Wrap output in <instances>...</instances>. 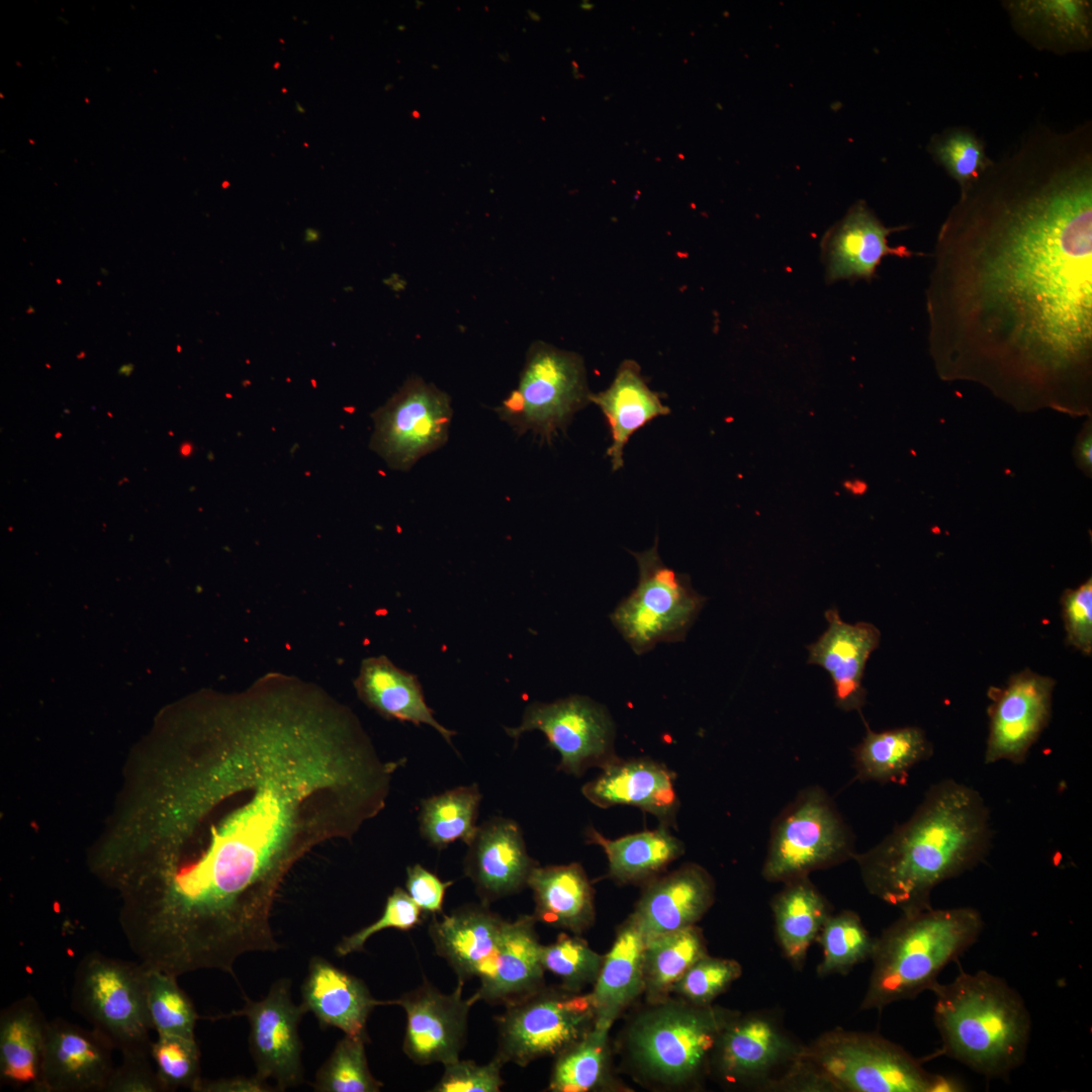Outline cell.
I'll return each mask as SVG.
<instances>
[{
  "instance_id": "cell-46",
  "label": "cell",
  "mask_w": 1092,
  "mask_h": 1092,
  "mask_svg": "<svg viewBox=\"0 0 1092 1092\" xmlns=\"http://www.w3.org/2000/svg\"><path fill=\"white\" fill-rule=\"evenodd\" d=\"M741 974L742 968L737 961L707 954L687 971L672 992L691 1003L710 1005Z\"/></svg>"
},
{
  "instance_id": "cell-36",
  "label": "cell",
  "mask_w": 1092,
  "mask_h": 1092,
  "mask_svg": "<svg viewBox=\"0 0 1092 1092\" xmlns=\"http://www.w3.org/2000/svg\"><path fill=\"white\" fill-rule=\"evenodd\" d=\"M585 836L589 843L603 848L608 857L609 876L622 884L651 879L685 852L682 841L662 824L653 830L616 839L606 838L594 827H588Z\"/></svg>"
},
{
  "instance_id": "cell-29",
  "label": "cell",
  "mask_w": 1092,
  "mask_h": 1092,
  "mask_svg": "<svg viewBox=\"0 0 1092 1092\" xmlns=\"http://www.w3.org/2000/svg\"><path fill=\"white\" fill-rule=\"evenodd\" d=\"M589 402L600 407L608 423L612 442L607 456L613 471L624 466V449L630 437L655 418L670 414L661 395L648 386L634 360L623 361L609 387L590 393Z\"/></svg>"
},
{
  "instance_id": "cell-49",
  "label": "cell",
  "mask_w": 1092,
  "mask_h": 1092,
  "mask_svg": "<svg viewBox=\"0 0 1092 1092\" xmlns=\"http://www.w3.org/2000/svg\"><path fill=\"white\" fill-rule=\"evenodd\" d=\"M1066 644L1083 654L1092 653V579L1077 588H1067L1061 597Z\"/></svg>"
},
{
  "instance_id": "cell-43",
  "label": "cell",
  "mask_w": 1092,
  "mask_h": 1092,
  "mask_svg": "<svg viewBox=\"0 0 1092 1092\" xmlns=\"http://www.w3.org/2000/svg\"><path fill=\"white\" fill-rule=\"evenodd\" d=\"M927 151L957 181L960 189L978 178L993 162L986 154L984 143L965 127H948L934 133Z\"/></svg>"
},
{
  "instance_id": "cell-42",
  "label": "cell",
  "mask_w": 1092,
  "mask_h": 1092,
  "mask_svg": "<svg viewBox=\"0 0 1092 1092\" xmlns=\"http://www.w3.org/2000/svg\"><path fill=\"white\" fill-rule=\"evenodd\" d=\"M363 1037L345 1035L316 1073L312 1087L318 1092H378L382 1083L368 1067Z\"/></svg>"
},
{
  "instance_id": "cell-33",
  "label": "cell",
  "mask_w": 1092,
  "mask_h": 1092,
  "mask_svg": "<svg viewBox=\"0 0 1092 1092\" xmlns=\"http://www.w3.org/2000/svg\"><path fill=\"white\" fill-rule=\"evenodd\" d=\"M527 886L533 892L536 920L576 934L593 924L594 890L579 863L537 866Z\"/></svg>"
},
{
  "instance_id": "cell-24",
  "label": "cell",
  "mask_w": 1092,
  "mask_h": 1092,
  "mask_svg": "<svg viewBox=\"0 0 1092 1092\" xmlns=\"http://www.w3.org/2000/svg\"><path fill=\"white\" fill-rule=\"evenodd\" d=\"M506 920L487 904H469L441 918L433 916L429 934L437 954L463 982L481 978L490 969L497 951Z\"/></svg>"
},
{
  "instance_id": "cell-6",
  "label": "cell",
  "mask_w": 1092,
  "mask_h": 1092,
  "mask_svg": "<svg viewBox=\"0 0 1092 1092\" xmlns=\"http://www.w3.org/2000/svg\"><path fill=\"white\" fill-rule=\"evenodd\" d=\"M648 1005L627 1026L626 1061L640 1080L652 1086L695 1087L710 1072L718 1038L738 1012L679 997Z\"/></svg>"
},
{
  "instance_id": "cell-56",
  "label": "cell",
  "mask_w": 1092,
  "mask_h": 1092,
  "mask_svg": "<svg viewBox=\"0 0 1092 1092\" xmlns=\"http://www.w3.org/2000/svg\"><path fill=\"white\" fill-rule=\"evenodd\" d=\"M100 270H101V271H103V272H102V274H103V275H108V274H109V273H108V271H107V270H105L104 268H101Z\"/></svg>"
},
{
  "instance_id": "cell-35",
  "label": "cell",
  "mask_w": 1092,
  "mask_h": 1092,
  "mask_svg": "<svg viewBox=\"0 0 1092 1092\" xmlns=\"http://www.w3.org/2000/svg\"><path fill=\"white\" fill-rule=\"evenodd\" d=\"M784 884L771 901L776 935L785 958L800 970L810 945L816 941L831 913L828 901L809 877Z\"/></svg>"
},
{
  "instance_id": "cell-55",
  "label": "cell",
  "mask_w": 1092,
  "mask_h": 1092,
  "mask_svg": "<svg viewBox=\"0 0 1092 1092\" xmlns=\"http://www.w3.org/2000/svg\"><path fill=\"white\" fill-rule=\"evenodd\" d=\"M296 106L298 107L299 112H304V109L298 103H296Z\"/></svg>"
},
{
  "instance_id": "cell-1",
  "label": "cell",
  "mask_w": 1092,
  "mask_h": 1092,
  "mask_svg": "<svg viewBox=\"0 0 1092 1092\" xmlns=\"http://www.w3.org/2000/svg\"><path fill=\"white\" fill-rule=\"evenodd\" d=\"M404 762L383 760L315 689L269 680L215 702L160 760L145 886L158 934L213 961L277 951L272 910L290 871L376 817Z\"/></svg>"
},
{
  "instance_id": "cell-27",
  "label": "cell",
  "mask_w": 1092,
  "mask_h": 1092,
  "mask_svg": "<svg viewBox=\"0 0 1092 1092\" xmlns=\"http://www.w3.org/2000/svg\"><path fill=\"white\" fill-rule=\"evenodd\" d=\"M301 995L302 1007L312 1012L322 1026L366 1039L370 1013L378 1005H388L372 997L363 981L322 957L311 958Z\"/></svg>"
},
{
  "instance_id": "cell-50",
  "label": "cell",
  "mask_w": 1092,
  "mask_h": 1092,
  "mask_svg": "<svg viewBox=\"0 0 1092 1092\" xmlns=\"http://www.w3.org/2000/svg\"><path fill=\"white\" fill-rule=\"evenodd\" d=\"M122 1061L115 1067L105 1092H165L151 1056L121 1055Z\"/></svg>"
},
{
  "instance_id": "cell-28",
  "label": "cell",
  "mask_w": 1092,
  "mask_h": 1092,
  "mask_svg": "<svg viewBox=\"0 0 1092 1092\" xmlns=\"http://www.w3.org/2000/svg\"><path fill=\"white\" fill-rule=\"evenodd\" d=\"M1003 6L1014 29L1038 50L1067 54L1091 48V1L1015 0Z\"/></svg>"
},
{
  "instance_id": "cell-11",
  "label": "cell",
  "mask_w": 1092,
  "mask_h": 1092,
  "mask_svg": "<svg viewBox=\"0 0 1092 1092\" xmlns=\"http://www.w3.org/2000/svg\"><path fill=\"white\" fill-rule=\"evenodd\" d=\"M638 565V582L610 614V620L637 655L659 643L682 641L705 605L690 576L667 566L652 547L631 552Z\"/></svg>"
},
{
  "instance_id": "cell-57",
  "label": "cell",
  "mask_w": 1092,
  "mask_h": 1092,
  "mask_svg": "<svg viewBox=\"0 0 1092 1092\" xmlns=\"http://www.w3.org/2000/svg\"><path fill=\"white\" fill-rule=\"evenodd\" d=\"M84 356H85V353H84V352H81V354H80V355H78V356H77V358H82V357H84Z\"/></svg>"
},
{
  "instance_id": "cell-22",
  "label": "cell",
  "mask_w": 1092,
  "mask_h": 1092,
  "mask_svg": "<svg viewBox=\"0 0 1092 1092\" xmlns=\"http://www.w3.org/2000/svg\"><path fill=\"white\" fill-rule=\"evenodd\" d=\"M825 618L826 631L807 647L808 663L820 665L829 673L837 708L860 712L867 698L862 686L866 664L879 646L881 633L871 623L842 621L834 608L825 612Z\"/></svg>"
},
{
  "instance_id": "cell-5",
  "label": "cell",
  "mask_w": 1092,
  "mask_h": 1092,
  "mask_svg": "<svg viewBox=\"0 0 1092 1092\" xmlns=\"http://www.w3.org/2000/svg\"><path fill=\"white\" fill-rule=\"evenodd\" d=\"M984 928L972 907L903 911L876 938L860 1010H882L930 990L940 972L976 943Z\"/></svg>"
},
{
  "instance_id": "cell-8",
  "label": "cell",
  "mask_w": 1092,
  "mask_h": 1092,
  "mask_svg": "<svg viewBox=\"0 0 1092 1092\" xmlns=\"http://www.w3.org/2000/svg\"><path fill=\"white\" fill-rule=\"evenodd\" d=\"M582 357L544 341L529 347L517 387L494 407L518 436L532 433L550 444L589 403Z\"/></svg>"
},
{
  "instance_id": "cell-59",
  "label": "cell",
  "mask_w": 1092,
  "mask_h": 1092,
  "mask_svg": "<svg viewBox=\"0 0 1092 1092\" xmlns=\"http://www.w3.org/2000/svg\"><path fill=\"white\" fill-rule=\"evenodd\" d=\"M57 282H58V283H61L62 281H61V279H57Z\"/></svg>"
},
{
  "instance_id": "cell-3",
  "label": "cell",
  "mask_w": 1092,
  "mask_h": 1092,
  "mask_svg": "<svg viewBox=\"0 0 1092 1092\" xmlns=\"http://www.w3.org/2000/svg\"><path fill=\"white\" fill-rule=\"evenodd\" d=\"M992 838L980 793L946 779L927 790L908 820L853 859L870 894L902 912L917 910L931 907L939 884L979 866Z\"/></svg>"
},
{
  "instance_id": "cell-14",
  "label": "cell",
  "mask_w": 1092,
  "mask_h": 1092,
  "mask_svg": "<svg viewBox=\"0 0 1092 1092\" xmlns=\"http://www.w3.org/2000/svg\"><path fill=\"white\" fill-rule=\"evenodd\" d=\"M542 732L560 754L558 769L576 777L618 758L616 728L607 708L585 696L573 695L551 703L533 702L517 727H505L515 740L529 731Z\"/></svg>"
},
{
  "instance_id": "cell-32",
  "label": "cell",
  "mask_w": 1092,
  "mask_h": 1092,
  "mask_svg": "<svg viewBox=\"0 0 1092 1092\" xmlns=\"http://www.w3.org/2000/svg\"><path fill=\"white\" fill-rule=\"evenodd\" d=\"M645 942L646 937L629 917L604 957L589 993L596 1010V1024L612 1027L622 1011L644 993Z\"/></svg>"
},
{
  "instance_id": "cell-53",
  "label": "cell",
  "mask_w": 1092,
  "mask_h": 1092,
  "mask_svg": "<svg viewBox=\"0 0 1092 1092\" xmlns=\"http://www.w3.org/2000/svg\"><path fill=\"white\" fill-rule=\"evenodd\" d=\"M1079 453H1080L1081 461H1083L1086 466L1090 467V465H1091V435L1090 434L1086 435V437L1081 441L1080 447H1079Z\"/></svg>"
},
{
  "instance_id": "cell-40",
  "label": "cell",
  "mask_w": 1092,
  "mask_h": 1092,
  "mask_svg": "<svg viewBox=\"0 0 1092 1092\" xmlns=\"http://www.w3.org/2000/svg\"><path fill=\"white\" fill-rule=\"evenodd\" d=\"M823 950L817 974L827 977L846 974L856 965L871 959L876 938L864 927L859 916L849 910L830 914L816 939Z\"/></svg>"
},
{
  "instance_id": "cell-52",
  "label": "cell",
  "mask_w": 1092,
  "mask_h": 1092,
  "mask_svg": "<svg viewBox=\"0 0 1092 1092\" xmlns=\"http://www.w3.org/2000/svg\"><path fill=\"white\" fill-rule=\"evenodd\" d=\"M194 1092H269L273 1087L258 1076L250 1078L237 1076L215 1080L200 1079L193 1089Z\"/></svg>"
},
{
  "instance_id": "cell-16",
  "label": "cell",
  "mask_w": 1092,
  "mask_h": 1092,
  "mask_svg": "<svg viewBox=\"0 0 1092 1092\" xmlns=\"http://www.w3.org/2000/svg\"><path fill=\"white\" fill-rule=\"evenodd\" d=\"M1056 680L1028 668L1013 673L1003 687H990L989 734L985 763H1023L1052 717Z\"/></svg>"
},
{
  "instance_id": "cell-37",
  "label": "cell",
  "mask_w": 1092,
  "mask_h": 1092,
  "mask_svg": "<svg viewBox=\"0 0 1092 1092\" xmlns=\"http://www.w3.org/2000/svg\"><path fill=\"white\" fill-rule=\"evenodd\" d=\"M707 954L703 932L696 925L646 938L643 969L647 1003L668 998L675 983Z\"/></svg>"
},
{
  "instance_id": "cell-26",
  "label": "cell",
  "mask_w": 1092,
  "mask_h": 1092,
  "mask_svg": "<svg viewBox=\"0 0 1092 1092\" xmlns=\"http://www.w3.org/2000/svg\"><path fill=\"white\" fill-rule=\"evenodd\" d=\"M901 229L885 226L863 201L856 202L823 239L827 280H871L884 257H911L906 247L888 245V236Z\"/></svg>"
},
{
  "instance_id": "cell-2",
  "label": "cell",
  "mask_w": 1092,
  "mask_h": 1092,
  "mask_svg": "<svg viewBox=\"0 0 1092 1092\" xmlns=\"http://www.w3.org/2000/svg\"><path fill=\"white\" fill-rule=\"evenodd\" d=\"M945 377L1079 389L1092 348V126L1037 124L960 189L926 289Z\"/></svg>"
},
{
  "instance_id": "cell-38",
  "label": "cell",
  "mask_w": 1092,
  "mask_h": 1092,
  "mask_svg": "<svg viewBox=\"0 0 1092 1092\" xmlns=\"http://www.w3.org/2000/svg\"><path fill=\"white\" fill-rule=\"evenodd\" d=\"M481 798L477 785L473 784L422 800L419 812L422 837L438 849L457 840L469 845L478 829L476 820Z\"/></svg>"
},
{
  "instance_id": "cell-7",
  "label": "cell",
  "mask_w": 1092,
  "mask_h": 1092,
  "mask_svg": "<svg viewBox=\"0 0 1092 1092\" xmlns=\"http://www.w3.org/2000/svg\"><path fill=\"white\" fill-rule=\"evenodd\" d=\"M804 1060L828 1086L844 1092H956L958 1080L925 1070L900 1045L875 1033L835 1029L805 1045Z\"/></svg>"
},
{
  "instance_id": "cell-12",
  "label": "cell",
  "mask_w": 1092,
  "mask_h": 1092,
  "mask_svg": "<svg viewBox=\"0 0 1092 1092\" xmlns=\"http://www.w3.org/2000/svg\"><path fill=\"white\" fill-rule=\"evenodd\" d=\"M498 1036L495 1057L503 1064L525 1067L540 1058L557 1056L581 1039L596 1022L589 993L561 985L541 988L506 1006L494 1018Z\"/></svg>"
},
{
  "instance_id": "cell-47",
  "label": "cell",
  "mask_w": 1092,
  "mask_h": 1092,
  "mask_svg": "<svg viewBox=\"0 0 1092 1092\" xmlns=\"http://www.w3.org/2000/svg\"><path fill=\"white\" fill-rule=\"evenodd\" d=\"M423 914L406 891L395 888L388 896L379 919L351 935L343 937L336 946V953L344 957L363 949L368 938L383 929L411 930L422 923Z\"/></svg>"
},
{
  "instance_id": "cell-25",
  "label": "cell",
  "mask_w": 1092,
  "mask_h": 1092,
  "mask_svg": "<svg viewBox=\"0 0 1092 1092\" xmlns=\"http://www.w3.org/2000/svg\"><path fill=\"white\" fill-rule=\"evenodd\" d=\"M534 915L506 921L502 939L489 971L470 997L474 1004H513L544 987L542 944L535 929Z\"/></svg>"
},
{
  "instance_id": "cell-4",
  "label": "cell",
  "mask_w": 1092,
  "mask_h": 1092,
  "mask_svg": "<svg viewBox=\"0 0 1092 1092\" xmlns=\"http://www.w3.org/2000/svg\"><path fill=\"white\" fill-rule=\"evenodd\" d=\"M929 991L943 1055L987 1078H1006L1023 1064L1031 1016L1004 979L983 970L962 971Z\"/></svg>"
},
{
  "instance_id": "cell-54",
  "label": "cell",
  "mask_w": 1092,
  "mask_h": 1092,
  "mask_svg": "<svg viewBox=\"0 0 1092 1092\" xmlns=\"http://www.w3.org/2000/svg\"><path fill=\"white\" fill-rule=\"evenodd\" d=\"M34 311H35V310H34V308H33V307H32L31 305H29V306H28V308H27V310H26V312H27V313H33Z\"/></svg>"
},
{
  "instance_id": "cell-10",
  "label": "cell",
  "mask_w": 1092,
  "mask_h": 1092,
  "mask_svg": "<svg viewBox=\"0 0 1092 1092\" xmlns=\"http://www.w3.org/2000/svg\"><path fill=\"white\" fill-rule=\"evenodd\" d=\"M854 836L824 789L800 791L772 823L761 875L771 883L808 877L855 855Z\"/></svg>"
},
{
  "instance_id": "cell-51",
  "label": "cell",
  "mask_w": 1092,
  "mask_h": 1092,
  "mask_svg": "<svg viewBox=\"0 0 1092 1092\" xmlns=\"http://www.w3.org/2000/svg\"><path fill=\"white\" fill-rule=\"evenodd\" d=\"M452 884V881L440 880L419 863L406 869V892L424 914H443L446 891Z\"/></svg>"
},
{
  "instance_id": "cell-15",
  "label": "cell",
  "mask_w": 1092,
  "mask_h": 1092,
  "mask_svg": "<svg viewBox=\"0 0 1092 1092\" xmlns=\"http://www.w3.org/2000/svg\"><path fill=\"white\" fill-rule=\"evenodd\" d=\"M804 1048L769 1013H738L718 1038L710 1072L727 1084L775 1090Z\"/></svg>"
},
{
  "instance_id": "cell-18",
  "label": "cell",
  "mask_w": 1092,
  "mask_h": 1092,
  "mask_svg": "<svg viewBox=\"0 0 1092 1092\" xmlns=\"http://www.w3.org/2000/svg\"><path fill=\"white\" fill-rule=\"evenodd\" d=\"M463 982L454 992L444 994L429 982L387 1000L406 1014L402 1051L418 1065H446L459 1059L467 1034L468 1014L473 1005L462 996Z\"/></svg>"
},
{
  "instance_id": "cell-45",
  "label": "cell",
  "mask_w": 1092,
  "mask_h": 1092,
  "mask_svg": "<svg viewBox=\"0 0 1092 1092\" xmlns=\"http://www.w3.org/2000/svg\"><path fill=\"white\" fill-rule=\"evenodd\" d=\"M150 1056L165 1091H193L200 1078V1052L195 1037L157 1034Z\"/></svg>"
},
{
  "instance_id": "cell-30",
  "label": "cell",
  "mask_w": 1092,
  "mask_h": 1092,
  "mask_svg": "<svg viewBox=\"0 0 1092 1092\" xmlns=\"http://www.w3.org/2000/svg\"><path fill=\"white\" fill-rule=\"evenodd\" d=\"M354 687L359 699L382 717L417 726L429 725L453 746L456 732L436 720L417 675L397 667L386 656L365 658Z\"/></svg>"
},
{
  "instance_id": "cell-20",
  "label": "cell",
  "mask_w": 1092,
  "mask_h": 1092,
  "mask_svg": "<svg viewBox=\"0 0 1092 1092\" xmlns=\"http://www.w3.org/2000/svg\"><path fill=\"white\" fill-rule=\"evenodd\" d=\"M537 867L529 855L519 824L494 817L478 826L468 845L464 872L475 886L481 903L516 894L527 886Z\"/></svg>"
},
{
  "instance_id": "cell-44",
  "label": "cell",
  "mask_w": 1092,
  "mask_h": 1092,
  "mask_svg": "<svg viewBox=\"0 0 1092 1092\" xmlns=\"http://www.w3.org/2000/svg\"><path fill=\"white\" fill-rule=\"evenodd\" d=\"M541 961L545 971L561 980L562 987L580 992L596 983L604 957L580 937L562 933L552 943L542 944Z\"/></svg>"
},
{
  "instance_id": "cell-19",
  "label": "cell",
  "mask_w": 1092,
  "mask_h": 1092,
  "mask_svg": "<svg viewBox=\"0 0 1092 1092\" xmlns=\"http://www.w3.org/2000/svg\"><path fill=\"white\" fill-rule=\"evenodd\" d=\"M112 1044L95 1029L63 1018L50 1020L42 1092H105L114 1070Z\"/></svg>"
},
{
  "instance_id": "cell-31",
  "label": "cell",
  "mask_w": 1092,
  "mask_h": 1092,
  "mask_svg": "<svg viewBox=\"0 0 1092 1092\" xmlns=\"http://www.w3.org/2000/svg\"><path fill=\"white\" fill-rule=\"evenodd\" d=\"M47 1020L31 995L17 999L0 1013L1 1083L42 1092Z\"/></svg>"
},
{
  "instance_id": "cell-21",
  "label": "cell",
  "mask_w": 1092,
  "mask_h": 1092,
  "mask_svg": "<svg viewBox=\"0 0 1092 1092\" xmlns=\"http://www.w3.org/2000/svg\"><path fill=\"white\" fill-rule=\"evenodd\" d=\"M602 772L583 785L582 795L600 808L628 805L655 816L660 824H675L679 801L675 775L663 763L647 757L622 759L601 768Z\"/></svg>"
},
{
  "instance_id": "cell-39",
  "label": "cell",
  "mask_w": 1092,
  "mask_h": 1092,
  "mask_svg": "<svg viewBox=\"0 0 1092 1092\" xmlns=\"http://www.w3.org/2000/svg\"><path fill=\"white\" fill-rule=\"evenodd\" d=\"M611 1027L596 1024L581 1039L556 1056L548 1090L586 1092L609 1087V1032Z\"/></svg>"
},
{
  "instance_id": "cell-13",
  "label": "cell",
  "mask_w": 1092,
  "mask_h": 1092,
  "mask_svg": "<svg viewBox=\"0 0 1092 1092\" xmlns=\"http://www.w3.org/2000/svg\"><path fill=\"white\" fill-rule=\"evenodd\" d=\"M372 418L370 448L389 468L407 471L448 442L452 400L435 384L413 375Z\"/></svg>"
},
{
  "instance_id": "cell-48",
  "label": "cell",
  "mask_w": 1092,
  "mask_h": 1092,
  "mask_svg": "<svg viewBox=\"0 0 1092 1092\" xmlns=\"http://www.w3.org/2000/svg\"><path fill=\"white\" fill-rule=\"evenodd\" d=\"M503 1062L494 1058L487 1064L460 1059L444 1065V1074L431 1089L433 1092H498L504 1085Z\"/></svg>"
},
{
  "instance_id": "cell-9",
  "label": "cell",
  "mask_w": 1092,
  "mask_h": 1092,
  "mask_svg": "<svg viewBox=\"0 0 1092 1092\" xmlns=\"http://www.w3.org/2000/svg\"><path fill=\"white\" fill-rule=\"evenodd\" d=\"M72 1008L121 1055L150 1056L152 1041L147 1002L146 967L105 956L85 954L72 987Z\"/></svg>"
},
{
  "instance_id": "cell-41",
  "label": "cell",
  "mask_w": 1092,
  "mask_h": 1092,
  "mask_svg": "<svg viewBox=\"0 0 1092 1092\" xmlns=\"http://www.w3.org/2000/svg\"><path fill=\"white\" fill-rule=\"evenodd\" d=\"M146 1002L151 1027L157 1034L195 1037L198 1014L176 976L146 967Z\"/></svg>"
},
{
  "instance_id": "cell-23",
  "label": "cell",
  "mask_w": 1092,
  "mask_h": 1092,
  "mask_svg": "<svg viewBox=\"0 0 1092 1092\" xmlns=\"http://www.w3.org/2000/svg\"><path fill=\"white\" fill-rule=\"evenodd\" d=\"M714 898L711 875L697 863H686L652 880L630 918L648 938L696 925Z\"/></svg>"
},
{
  "instance_id": "cell-58",
  "label": "cell",
  "mask_w": 1092,
  "mask_h": 1092,
  "mask_svg": "<svg viewBox=\"0 0 1092 1092\" xmlns=\"http://www.w3.org/2000/svg\"><path fill=\"white\" fill-rule=\"evenodd\" d=\"M279 66H280V63L277 62V63H275L274 68L277 69Z\"/></svg>"
},
{
  "instance_id": "cell-34",
  "label": "cell",
  "mask_w": 1092,
  "mask_h": 1092,
  "mask_svg": "<svg viewBox=\"0 0 1092 1092\" xmlns=\"http://www.w3.org/2000/svg\"><path fill=\"white\" fill-rule=\"evenodd\" d=\"M864 724L866 735L853 748L855 779L860 782L904 785L909 771L933 754L932 743L919 727L876 732Z\"/></svg>"
},
{
  "instance_id": "cell-17",
  "label": "cell",
  "mask_w": 1092,
  "mask_h": 1092,
  "mask_svg": "<svg viewBox=\"0 0 1092 1092\" xmlns=\"http://www.w3.org/2000/svg\"><path fill=\"white\" fill-rule=\"evenodd\" d=\"M304 1013L302 1005L291 999L290 981L280 979L265 998L253 1001L246 996L244 1007L229 1015L247 1017L256 1076L274 1080L277 1090L297 1086L303 1080L298 1024Z\"/></svg>"
}]
</instances>
